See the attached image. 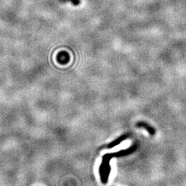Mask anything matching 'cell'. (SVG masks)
I'll return each instance as SVG.
<instances>
[{
	"instance_id": "6da1fadb",
	"label": "cell",
	"mask_w": 186,
	"mask_h": 186,
	"mask_svg": "<svg viewBox=\"0 0 186 186\" xmlns=\"http://www.w3.org/2000/svg\"><path fill=\"white\" fill-rule=\"evenodd\" d=\"M113 159L112 153L106 154L102 157V162L99 167V173L101 181L103 184H106L109 179L110 172H111V166L110 161Z\"/></svg>"
},
{
	"instance_id": "7a4b0ae2",
	"label": "cell",
	"mask_w": 186,
	"mask_h": 186,
	"mask_svg": "<svg viewBox=\"0 0 186 186\" xmlns=\"http://www.w3.org/2000/svg\"><path fill=\"white\" fill-rule=\"evenodd\" d=\"M136 149H137V145L134 144L133 145V146H132L130 148H128V149L126 150H120L118 151V152L112 153V155H113V158L125 157V156H128L132 154L134 151H136Z\"/></svg>"
},
{
	"instance_id": "3957f363",
	"label": "cell",
	"mask_w": 186,
	"mask_h": 186,
	"mask_svg": "<svg viewBox=\"0 0 186 186\" xmlns=\"http://www.w3.org/2000/svg\"><path fill=\"white\" fill-rule=\"evenodd\" d=\"M136 127L139 128H144V129H146L148 131V132L151 136L155 135L156 134L155 128H154L152 126H151L150 125L148 124V123L145 122V121H139V122L136 123Z\"/></svg>"
},
{
	"instance_id": "277c9868",
	"label": "cell",
	"mask_w": 186,
	"mask_h": 186,
	"mask_svg": "<svg viewBox=\"0 0 186 186\" xmlns=\"http://www.w3.org/2000/svg\"><path fill=\"white\" fill-rule=\"evenodd\" d=\"M57 60L59 64H66L70 60V56L66 52H61L57 56Z\"/></svg>"
},
{
	"instance_id": "5b68a950",
	"label": "cell",
	"mask_w": 186,
	"mask_h": 186,
	"mask_svg": "<svg viewBox=\"0 0 186 186\" xmlns=\"http://www.w3.org/2000/svg\"><path fill=\"white\" fill-rule=\"evenodd\" d=\"M129 136H130L129 134H123V135L120 136L119 137L117 138L116 140L113 141V142L110 143V144L108 145V148H113L115 147V146H116L117 145L121 144V142H123L124 140L128 139Z\"/></svg>"
},
{
	"instance_id": "8992f818",
	"label": "cell",
	"mask_w": 186,
	"mask_h": 186,
	"mask_svg": "<svg viewBox=\"0 0 186 186\" xmlns=\"http://www.w3.org/2000/svg\"><path fill=\"white\" fill-rule=\"evenodd\" d=\"M70 1L74 5L79 4V0H70Z\"/></svg>"
}]
</instances>
